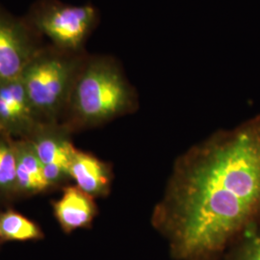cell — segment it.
Here are the masks:
<instances>
[{"label": "cell", "instance_id": "cell-1", "mask_svg": "<svg viewBox=\"0 0 260 260\" xmlns=\"http://www.w3.org/2000/svg\"><path fill=\"white\" fill-rule=\"evenodd\" d=\"M260 223V115L177 157L151 224L177 260H221Z\"/></svg>", "mask_w": 260, "mask_h": 260}, {"label": "cell", "instance_id": "cell-2", "mask_svg": "<svg viewBox=\"0 0 260 260\" xmlns=\"http://www.w3.org/2000/svg\"><path fill=\"white\" fill-rule=\"evenodd\" d=\"M75 122L94 126L139 109V95L110 57L85 59L70 94Z\"/></svg>", "mask_w": 260, "mask_h": 260}, {"label": "cell", "instance_id": "cell-3", "mask_svg": "<svg viewBox=\"0 0 260 260\" xmlns=\"http://www.w3.org/2000/svg\"><path fill=\"white\" fill-rule=\"evenodd\" d=\"M84 61L79 57L31 61L21 78L32 108L42 112L56 110L71 94Z\"/></svg>", "mask_w": 260, "mask_h": 260}, {"label": "cell", "instance_id": "cell-4", "mask_svg": "<svg viewBox=\"0 0 260 260\" xmlns=\"http://www.w3.org/2000/svg\"><path fill=\"white\" fill-rule=\"evenodd\" d=\"M95 20L96 11L91 5L66 6L47 13L39 26L59 47L78 52Z\"/></svg>", "mask_w": 260, "mask_h": 260}, {"label": "cell", "instance_id": "cell-5", "mask_svg": "<svg viewBox=\"0 0 260 260\" xmlns=\"http://www.w3.org/2000/svg\"><path fill=\"white\" fill-rule=\"evenodd\" d=\"M93 199L77 186L64 189L62 198L53 205L56 219L64 233H73L92 224L98 213Z\"/></svg>", "mask_w": 260, "mask_h": 260}, {"label": "cell", "instance_id": "cell-6", "mask_svg": "<svg viewBox=\"0 0 260 260\" xmlns=\"http://www.w3.org/2000/svg\"><path fill=\"white\" fill-rule=\"evenodd\" d=\"M30 62V49L21 32L0 18V82L20 77Z\"/></svg>", "mask_w": 260, "mask_h": 260}, {"label": "cell", "instance_id": "cell-7", "mask_svg": "<svg viewBox=\"0 0 260 260\" xmlns=\"http://www.w3.org/2000/svg\"><path fill=\"white\" fill-rule=\"evenodd\" d=\"M70 177H73L79 189L95 197H104L110 192L112 170L110 166L93 154L75 149L70 168Z\"/></svg>", "mask_w": 260, "mask_h": 260}, {"label": "cell", "instance_id": "cell-8", "mask_svg": "<svg viewBox=\"0 0 260 260\" xmlns=\"http://www.w3.org/2000/svg\"><path fill=\"white\" fill-rule=\"evenodd\" d=\"M33 149L44 166L45 177L48 183L70 177V168L75 148L68 140L59 137H44L34 144Z\"/></svg>", "mask_w": 260, "mask_h": 260}, {"label": "cell", "instance_id": "cell-9", "mask_svg": "<svg viewBox=\"0 0 260 260\" xmlns=\"http://www.w3.org/2000/svg\"><path fill=\"white\" fill-rule=\"evenodd\" d=\"M17 186L26 192H40L50 185L45 177L44 166L33 148L17 151Z\"/></svg>", "mask_w": 260, "mask_h": 260}, {"label": "cell", "instance_id": "cell-10", "mask_svg": "<svg viewBox=\"0 0 260 260\" xmlns=\"http://www.w3.org/2000/svg\"><path fill=\"white\" fill-rule=\"evenodd\" d=\"M0 237L6 241H32L44 238L36 223L15 211L0 215Z\"/></svg>", "mask_w": 260, "mask_h": 260}, {"label": "cell", "instance_id": "cell-11", "mask_svg": "<svg viewBox=\"0 0 260 260\" xmlns=\"http://www.w3.org/2000/svg\"><path fill=\"white\" fill-rule=\"evenodd\" d=\"M221 260H260V223L242 233Z\"/></svg>", "mask_w": 260, "mask_h": 260}, {"label": "cell", "instance_id": "cell-12", "mask_svg": "<svg viewBox=\"0 0 260 260\" xmlns=\"http://www.w3.org/2000/svg\"><path fill=\"white\" fill-rule=\"evenodd\" d=\"M17 151L9 144L0 141V190L17 186Z\"/></svg>", "mask_w": 260, "mask_h": 260}, {"label": "cell", "instance_id": "cell-13", "mask_svg": "<svg viewBox=\"0 0 260 260\" xmlns=\"http://www.w3.org/2000/svg\"><path fill=\"white\" fill-rule=\"evenodd\" d=\"M0 241H1V237H0Z\"/></svg>", "mask_w": 260, "mask_h": 260}]
</instances>
